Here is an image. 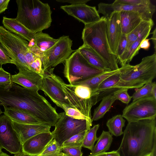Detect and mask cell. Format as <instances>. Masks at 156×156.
Wrapping results in <instances>:
<instances>
[{
    "instance_id": "6da1fadb",
    "label": "cell",
    "mask_w": 156,
    "mask_h": 156,
    "mask_svg": "<svg viewBox=\"0 0 156 156\" xmlns=\"http://www.w3.org/2000/svg\"><path fill=\"white\" fill-rule=\"evenodd\" d=\"M38 91L21 87L13 82L8 86H0V105L21 110L41 123L50 125L56 119L58 113Z\"/></svg>"
},
{
    "instance_id": "7a4b0ae2",
    "label": "cell",
    "mask_w": 156,
    "mask_h": 156,
    "mask_svg": "<svg viewBox=\"0 0 156 156\" xmlns=\"http://www.w3.org/2000/svg\"><path fill=\"white\" fill-rule=\"evenodd\" d=\"M156 148V120L128 122L117 151L120 156H144Z\"/></svg>"
},
{
    "instance_id": "3957f363",
    "label": "cell",
    "mask_w": 156,
    "mask_h": 156,
    "mask_svg": "<svg viewBox=\"0 0 156 156\" xmlns=\"http://www.w3.org/2000/svg\"><path fill=\"white\" fill-rule=\"evenodd\" d=\"M16 19L31 32L36 33L50 27L52 11L48 3L39 0H17Z\"/></svg>"
},
{
    "instance_id": "277c9868",
    "label": "cell",
    "mask_w": 156,
    "mask_h": 156,
    "mask_svg": "<svg viewBox=\"0 0 156 156\" xmlns=\"http://www.w3.org/2000/svg\"><path fill=\"white\" fill-rule=\"evenodd\" d=\"M107 19L104 16L98 21L85 25L82 32L83 44L92 48L100 56L112 71L119 68L116 56L112 52L107 39Z\"/></svg>"
},
{
    "instance_id": "5b68a950",
    "label": "cell",
    "mask_w": 156,
    "mask_h": 156,
    "mask_svg": "<svg viewBox=\"0 0 156 156\" xmlns=\"http://www.w3.org/2000/svg\"><path fill=\"white\" fill-rule=\"evenodd\" d=\"M120 79L113 88L117 91L123 89L140 88L151 82L156 75V54L143 58L135 66L126 64L122 66Z\"/></svg>"
},
{
    "instance_id": "8992f818",
    "label": "cell",
    "mask_w": 156,
    "mask_h": 156,
    "mask_svg": "<svg viewBox=\"0 0 156 156\" xmlns=\"http://www.w3.org/2000/svg\"><path fill=\"white\" fill-rule=\"evenodd\" d=\"M61 84L71 106L92 120L91 109L98 102L97 93L86 86L67 84L62 79Z\"/></svg>"
},
{
    "instance_id": "52a82bcc",
    "label": "cell",
    "mask_w": 156,
    "mask_h": 156,
    "mask_svg": "<svg viewBox=\"0 0 156 156\" xmlns=\"http://www.w3.org/2000/svg\"><path fill=\"white\" fill-rule=\"evenodd\" d=\"M0 44L18 70L35 73L29 70L25 60V55L29 49L27 41L0 26Z\"/></svg>"
},
{
    "instance_id": "ba28073f",
    "label": "cell",
    "mask_w": 156,
    "mask_h": 156,
    "mask_svg": "<svg viewBox=\"0 0 156 156\" xmlns=\"http://www.w3.org/2000/svg\"><path fill=\"white\" fill-rule=\"evenodd\" d=\"M65 62L63 73L70 84L85 80L105 72L90 65L78 50H75Z\"/></svg>"
},
{
    "instance_id": "9c48e42d",
    "label": "cell",
    "mask_w": 156,
    "mask_h": 156,
    "mask_svg": "<svg viewBox=\"0 0 156 156\" xmlns=\"http://www.w3.org/2000/svg\"><path fill=\"white\" fill-rule=\"evenodd\" d=\"M59 114V118L51 133L59 145L69 138L80 132L88 131L92 124L84 119H77L66 115L65 112Z\"/></svg>"
},
{
    "instance_id": "30bf717a",
    "label": "cell",
    "mask_w": 156,
    "mask_h": 156,
    "mask_svg": "<svg viewBox=\"0 0 156 156\" xmlns=\"http://www.w3.org/2000/svg\"><path fill=\"white\" fill-rule=\"evenodd\" d=\"M122 115L128 122L155 119L156 99L151 96L133 101L125 108Z\"/></svg>"
},
{
    "instance_id": "8fae6325",
    "label": "cell",
    "mask_w": 156,
    "mask_h": 156,
    "mask_svg": "<svg viewBox=\"0 0 156 156\" xmlns=\"http://www.w3.org/2000/svg\"><path fill=\"white\" fill-rule=\"evenodd\" d=\"M72 44L69 36H62L52 46L42 52L40 57L44 69L46 70L65 62L75 51L71 48Z\"/></svg>"
},
{
    "instance_id": "7c38bea8",
    "label": "cell",
    "mask_w": 156,
    "mask_h": 156,
    "mask_svg": "<svg viewBox=\"0 0 156 156\" xmlns=\"http://www.w3.org/2000/svg\"><path fill=\"white\" fill-rule=\"evenodd\" d=\"M54 68H51L43 77L39 89L44 91L57 106L62 108V105L73 108L63 91L61 84L62 79L53 73Z\"/></svg>"
},
{
    "instance_id": "4fadbf2b",
    "label": "cell",
    "mask_w": 156,
    "mask_h": 156,
    "mask_svg": "<svg viewBox=\"0 0 156 156\" xmlns=\"http://www.w3.org/2000/svg\"><path fill=\"white\" fill-rule=\"evenodd\" d=\"M97 10L99 14L108 18L113 12L122 11H133L139 13L144 21H150L152 20L153 15L156 10L155 5L151 3L147 5H132L117 3L107 4L100 3L98 5Z\"/></svg>"
},
{
    "instance_id": "5bb4252c",
    "label": "cell",
    "mask_w": 156,
    "mask_h": 156,
    "mask_svg": "<svg viewBox=\"0 0 156 156\" xmlns=\"http://www.w3.org/2000/svg\"><path fill=\"white\" fill-rule=\"evenodd\" d=\"M0 146L11 154L22 151V144L13 128L12 121L5 114L0 116Z\"/></svg>"
},
{
    "instance_id": "9a60e30c",
    "label": "cell",
    "mask_w": 156,
    "mask_h": 156,
    "mask_svg": "<svg viewBox=\"0 0 156 156\" xmlns=\"http://www.w3.org/2000/svg\"><path fill=\"white\" fill-rule=\"evenodd\" d=\"M60 8L84 25L96 22L101 18L96 7L90 6L85 3L61 6Z\"/></svg>"
},
{
    "instance_id": "2e32d148",
    "label": "cell",
    "mask_w": 156,
    "mask_h": 156,
    "mask_svg": "<svg viewBox=\"0 0 156 156\" xmlns=\"http://www.w3.org/2000/svg\"><path fill=\"white\" fill-rule=\"evenodd\" d=\"M53 139L50 131L39 133L24 142L22 144V151L29 156H38Z\"/></svg>"
},
{
    "instance_id": "e0dca14e",
    "label": "cell",
    "mask_w": 156,
    "mask_h": 156,
    "mask_svg": "<svg viewBox=\"0 0 156 156\" xmlns=\"http://www.w3.org/2000/svg\"><path fill=\"white\" fill-rule=\"evenodd\" d=\"M107 19V39L112 52L116 57L118 43L122 34L119 12L112 13Z\"/></svg>"
},
{
    "instance_id": "ac0fdd59",
    "label": "cell",
    "mask_w": 156,
    "mask_h": 156,
    "mask_svg": "<svg viewBox=\"0 0 156 156\" xmlns=\"http://www.w3.org/2000/svg\"><path fill=\"white\" fill-rule=\"evenodd\" d=\"M13 128L22 144L27 140L39 133L50 132L51 126L44 124H24L12 121Z\"/></svg>"
},
{
    "instance_id": "d6986e66",
    "label": "cell",
    "mask_w": 156,
    "mask_h": 156,
    "mask_svg": "<svg viewBox=\"0 0 156 156\" xmlns=\"http://www.w3.org/2000/svg\"><path fill=\"white\" fill-rule=\"evenodd\" d=\"M19 72L11 77L12 82L19 84L23 87L34 90L38 91L42 78L32 72L19 70Z\"/></svg>"
},
{
    "instance_id": "ffe728a7",
    "label": "cell",
    "mask_w": 156,
    "mask_h": 156,
    "mask_svg": "<svg viewBox=\"0 0 156 156\" xmlns=\"http://www.w3.org/2000/svg\"><path fill=\"white\" fill-rule=\"evenodd\" d=\"M58 40V39L54 38L47 34L39 32L35 34L33 41L29 42V48L31 51L40 57L42 52L52 46Z\"/></svg>"
},
{
    "instance_id": "44dd1931",
    "label": "cell",
    "mask_w": 156,
    "mask_h": 156,
    "mask_svg": "<svg viewBox=\"0 0 156 156\" xmlns=\"http://www.w3.org/2000/svg\"><path fill=\"white\" fill-rule=\"evenodd\" d=\"M2 23L4 27L10 32L30 42L33 40L36 33L29 30L16 19L4 16Z\"/></svg>"
},
{
    "instance_id": "7402d4cb",
    "label": "cell",
    "mask_w": 156,
    "mask_h": 156,
    "mask_svg": "<svg viewBox=\"0 0 156 156\" xmlns=\"http://www.w3.org/2000/svg\"><path fill=\"white\" fill-rule=\"evenodd\" d=\"M119 13L122 34H128L144 21L142 16L137 12L122 11Z\"/></svg>"
},
{
    "instance_id": "603a6c76",
    "label": "cell",
    "mask_w": 156,
    "mask_h": 156,
    "mask_svg": "<svg viewBox=\"0 0 156 156\" xmlns=\"http://www.w3.org/2000/svg\"><path fill=\"white\" fill-rule=\"evenodd\" d=\"M77 50L92 66L105 72L112 70L102 58L89 47L83 44Z\"/></svg>"
},
{
    "instance_id": "cb8c5ba5",
    "label": "cell",
    "mask_w": 156,
    "mask_h": 156,
    "mask_svg": "<svg viewBox=\"0 0 156 156\" xmlns=\"http://www.w3.org/2000/svg\"><path fill=\"white\" fill-rule=\"evenodd\" d=\"M121 68L119 72L106 78L99 85L95 92L97 94L98 102L106 97L113 94L117 91L113 87L120 79L122 67Z\"/></svg>"
},
{
    "instance_id": "d4e9b609",
    "label": "cell",
    "mask_w": 156,
    "mask_h": 156,
    "mask_svg": "<svg viewBox=\"0 0 156 156\" xmlns=\"http://www.w3.org/2000/svg\"><path fill=\"white\" fill-rule=\"evenodd\" d=\"M4 107V114L12 121L24 124L42 123L34 117L23 111L10 107Z\"/></svg>"
},
{
    "instance_id": "484cf974",
    "label": "cell",
    "mask_w": 156,
    "mask_h": 156,
    "mask_svg": "<svg viewBox=\"0 0 156 156\" xmlns=\"http://www.w3.org/2000/svg\"><path fill=\"white\" fill-rule=\"evenodd\" d=\"M153 26H151L146 29L139 37L132 44L128 50L123 54L118 60L122 66L129 63L133 58L139 53L140 49V45L142 41L146 39L150 34Z\"/></svg>"
},
{
    "instance_id": "4316f807",
    "label": "cell",
    "mask_w": 156,
    "mask_h": 156,
    "mask_svg": "<svg viewBox=\"0 0 156 156\" xmlns=\"http://www.w3.org/2000/svg\"><path fill=\"white\" fill-rule=\"evenodd\" d=\"M121 68L116 70H110L104 73L95 76L83 81L74 83L72 84L83 85L90 88L93 92L95 93L99 85L105 79L119 72Z\"/></svg>"
},
{
    "instance_id": "83f0119b",
    "label": "cell",
    "mask_w": 156,
    "mask_h": 156,
    "mask_svg": "<svg viewBox=\"0 0 156 156\" xmlns=\"http://www.w3.org/2000/svg\"><path fill=\"white\" fill-rule=\"evenodd\" d=\"M112 135L108 132L103 130L98 138L97 142L94 146L90 155H94L106 152L108 150L112 142Z\"/></svg>"
},
{
    "instance_id": "f1b7e54d",
    "label": "cell",
    "mask_w": 156,
    "mask_h": 156,
    "mask_svg": "<svg viewBox=\"0 0 156 156\" xmlns=\"http://www.w3.org/2000/svg\"><path fill=\"white\" fill-rule=\"evenodd\" d=\"M116 100L113 94L103 98L98 106L94 110L92 117V120L96 121L103 118L109 110L112 105Z\"/></svg>"
},
{
    "instance_id": "f546056e",
    "label": "cell",
    "mask_w": 156,
    "mask_h": 156,
    "mask_svg": "<svg viewBox=\"0 0 156 156\" xmlns=\"http://www.w3.org/2000/svg\"><path fill=\"white\" fill-rule=\"evenodd\" d=\"M126 121L120 114L114 116L108 119L106 122L109 132L112 135L118 136L123 134L122 128Z\"/></svg>"
},
{
    "instance_id": "4dcf8cb0",
    "label": "cell",
    "mask_w": 156,
    "mask_h": 156,
    "mask_svg": "<svg viewBox=\"0 0 156 156\" xmlns=\"http://www.w3.org/2000/svg\"><path fill=\"white\" fill-rule=\"evenodd\" d=\"M154 25V23L152 20L150 21H142L135 28L127 34V45L123 54L128 50L133 43L139 37L146 29Z\"/></svg>"
},
{
    "instance_id": "1f68e13d",
    "label": "cell",
    "mask_w": 156,
    "mask_h": 156,
    "mask_svg": "<svg viewBox=\"0 0 156 156\" xmlns=\"http://www.w3.org/2000/svg\"><path fill=\"white\" fill-rule=\"evenodd\" d=\"M99 127V124L95 125L87 132L83 141L82 147L91 151L92 150L94 143L97 140L96 133Z\"/></svg>"
},
{
    "instance_id": "d6a6232c",
    "label": "cell",
    "mask_w": 156,
    "mask_h": 156,
    "mask_svg": "<svg viewBox=\"0 0 156 156\" xmlns=\"http://www.w3.org/2000/svg\"><path fill=\"white\" fill-rule=\"evenodd\" d=\"M156 84L155 82H151L145 84L140 88L136 89L132 96L133 101L142 98L151 96L152 88Z\"/></svg>"
},
{
    "instance_id": "836d02e7",
    "label": "cell",
    "mask_w": 156,
    "mask_h": 156,
    "mask_svg": "<svg viewBox=\"0 0 156 156\" xmlns=\"http://www.w3.org/2000/svg\"><path fill=\"white\" fill-rule=\"evenodd\" d=\"M87 131H84L73 135L64 142L60 147H82L83 141Z\"/></svg>"
},
{
    "instance_id": "e575fe53",
    "label": "cell",
    "mask_w": 156,
    "mask_h": 156,
    "mask_svg": "<svg viewBox=\"0 0 156 156\" xmlns=\"http://www.w3.org/2000/svg\"><path fill=\"white\" fill-rule=\"evenodd\" d=\"M61 152V147L53 139L48 143L43 152L38 156L56 155Z\"/></svg>"
},
{
    "instance_id": "d590c367",
    "label": "cell",
    "mask_w": 156,
    "mask_h": 156,
    "mask_svg": "<svg viewBox=\"0 0 156 156\" xmlns=\"http://www.w3.org/2000/svg\"><path fill=\"white\" fill-rule=\"evenodd\" d=\"M62 108L64 110L66 115L76 119L86 120L92 124V120H90L77 109L65 105H62Z\"/></svg>"
},
{
    "instance_id": "8d00e7d4",
    "label": "cell",
    "mask_w": 156,
    "mask_h": 156,
    "mask_svg": "<svg viewBox=\"0 0 156 156\" xmlns=\"http://www.w3.org/2000/svg\"><path fill=\"white\" fill-rule=\"evenodd\" d=\"M128 90L127 89L119 90L115 93L113 95L116 100H119L123 103L127 104L132 98V96L128 94Z\"/></svg>"
},
{
    "instance_id": "74e56055",
    "label": "cell",
    "mask_w": 156,
    "mask_h": 156,
    "mask_svg": "<svg viewBox=\"0 0 156 156\" xmlns=\"http://www.w3.org/2000/svg\"><path fill=\"white\" fill-rule=\"evenodd\" d=\"M62 151L68 156H82V147H61Z\"/></svg>"
},
{
    "instance_id": "f35d334b",
    "label": "cell",
    "mask_w": 156,
    "mask_h": 156,
    "mask_svg": "<svg viewBox=\"0 0 156 156\" xmlns=\"http://www.w3.org/2000/svg\"><path fill=\"white\" fill-rule=\"evenodd\" d=\"M127 44V35L122 34L119 41L118 46L116 55L117 61L124 53L126 48Z\"/></svg>"
},
{
    "instance_id": "ab89813d",
    "label": "cell",
    "mask_w": 156,
    "mask_h": 156,
    "mask_svg": "<svg viewBox=\"0 0 156 156\" xmlns=\"http://www.w3.org/2000/svg\"><path fill=\"white\" fill-rule=\"evenodd\" d=\"M10 73L6 72L0 66V86L5 87L10 85L12 82Z\"/></svg>"
},
{
    "instance_id": "60d3db41",
    "label": "cell",
    "mask_w": 156,
    "mask_h": 156,
    "mask_svg": "<svg viewBox=\"0 0 156 156\" xmlns=\"http://www.w3.org/2000/svg\"><path fill=\"white\" fill-rule=\"evenodd\" d=\"M7 63L15 64L14 62L0 44V66H2V65Z\"/></svg>"
},
{
    "instance_id": "b9f144b4",
    "label": "cell",
    "mask_w": 156,
    "mask_h": 156,
    "mask_svg": "<svg viewBox=\"0 0 156 156\" xmlns=\"http://www.w3.org/2000/svg\"><path fill=\"white\" fill-rule=\"evenodd\" d=\"M118 3L132 5H147L151 2L149 0H116Z\"/></svg>"
},
{
    "instance_id": "7bdbcfd3",
    "label": "cell",
    "mask_w": 156,
    "mask_h": 156,
    "mask_svg": "<svg viewBox=\"0 0 156 156\" xmlns=\"http://www.w3.org/2000/svg\"><path fill=\"white\" fill-rule=\"evenodd\" d=\"M90 0H56L57 2L60 3H68L71 4L86 3Z\"/></svg>"
},
{
    "instance_id": "ee69618b",
    "label": "cell",
    "mask_w": 156,
    "mask_h": 156,
    "mask_svg": "<svg viewBox=\"0 0 156 156\" xmlns=\"http://www.w3.org/2000/svg\"><path fill=\"white\" fill-rule=\"evenodd\" d=\"M149 39H145L143 40L140 45V48L143 49L145 50H148L150 46V43L149 42Z\"/></svg>"
},
{
    "instance_id": "f6af8a7d",
    "label": "cell",
    "mask_w": 156,
    "mask_h": 156,
    "mask_svg": "<svg viewBox=\"0 0 156 156\" xmlns=\"http://www.w3.org/2000/svg\"><path fill=\"white\" fill-rule=\"evenodd\" d=\"M10 0H0V14L4 12L8 8Z\"/></svg>"
},
{
    "instance_id": "bcb514c9",
    "label": "cell",
    "mask_w": 156,
    "mask_h": 156,
    "mask_svg": "<svg viewBox=\"0 0 156 156\" xmlns=\"http://www.w3.org/2000/svg\"><path fill=\"white\" fill-rule=\"evenodd\" d=\"M152 36L151 38L153 42L154 49V53H156V28L152 33Z\"/></svg>"
},
{
    "instance_id": "7dc6e473",
    "label": "cell",
    "mask_w": 156,
    "mask_h": 156,
    "mask_svg": "<svg viewBox=\"0 0 156 156\" xmlns=\"http://www.w3.org/2000/svg\"><path fill=\"white\" fill-rule=\"evenodd\" d=\"M106 156H120L119 152L117 151H113L106 152Z\"/></svg>"
},
{
    "instance_id": "c3c4849f",
    "label": "cell",
    "mask_w": 156,
    "mask_h": 156,
    "mask_svg": "<svg viewBox=\"0 0 156 156\" xmlns=\"http://www.w3.org/2000/svg\"><path fill=\"white\" fill-rule=\"evenodd\" d=\"M151 96L156 99V84L153 87L151 91Z\"/></svg>"
},
{
    "instance_id": "681fc988",
    "label": "cell",
    "mask_w": 156,
    "mask_h": 156,
    "mask_svg": "<svg viewBox=\"0 0 156 156\" xmlns=\"http://www.w3.org/2000/svg\"><path fill=\"white\" fill-rule=\"evenodd\" d=\"M144 156H156V148H155L151 153L147 154Z\"/></svg>"
},
{
    "instance_id": "f907efd6",
    "label": "cell",
    "mask_w": 156,
    "mask_h": 156,
    "mask_svg": "<svg viewBox=\"0 0 156 156\" xmlns=\"http://www.w3.org/2000/svg\"><path fill=\"white\" fill-rule=\"evenodd\" d=\"M106 152L94 155H90L88 156H106Z\"/></svg>"
},
{
    "instance_id": "816d5d0a",
    "label": "cell",
    "mask_w": 156,
    "mask_h": 156,
    "mask_svg": "<svg viewBox=\"0 0 156 156\" xmlns=\"http://www.w3.org/2000/svg\"><path fill=\"white\" fill-rule=\"evenodd\" d=\"M55 156H68L66 154L62 152H61L60 153L55 155Z\"/></svg>"
},
{
    "instance_id": "f5cc1de1",
    "label": "cell",
    "mask_w": 156,
    "mask_h": 156,
    "mask_svg": "<svg viewBox=\"0 0 156 156\" xmlns=\"http://www.w3.org/2000/svg\"><path fill=\"white\" fill-rule=\"evenodd\" d=\"M0 156H9L5 153L2 151L0 152Z\"/></svg>"
},
{
    "instance_id": "db71d44e",
    "label": "cell",
    "mask_w": 156,
    "mask_h": 156,
    "mask_svg": "<svg viewBox=\"0 0 156 156\" xmlns=\"http://www.w3.org/2000/svg\"><path fill=\"white\" fill-rule=\"evenodd\" d=\"M3 113V112L1 110V109L0 108V115L2 113Z\"/></svg>"
},
{
    "instance_id": "11a10c76",
    "label": "cell",
    "mask_w": 156,
    "mask_h": 156,
    "mask_svg": "<svg viewBox=\"0 0 156 156\" xmlns=\"http://www.w3.org/2000/svg\"><path fill=\"white\" fill-rule=\"evenodd\" d=\"M55 156V155H43V156Z\"/></svg>"
},
{
    "instance_id": "9f6ffc18",
    "label": "cell",
    "mask_w": 156,
    "mask_h": 156,
    "mask_svg": "<svg viewBox=\"0 0 156 156\" xmlns=\"http://www.w3.org/2000/svg\"><path fill=\"white\" fill-rule=\"evenodd\" d=\"M2 148H1L0 146V152L2 151Z\"/></svg>"
}]
</instances>
